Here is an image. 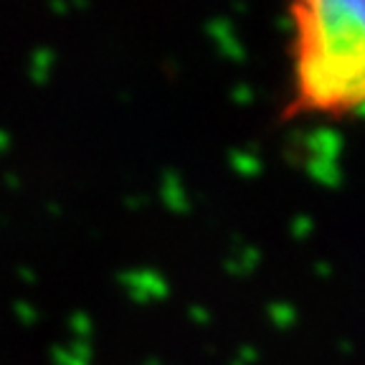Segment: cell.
<instances>
[{"instance_id":"obj_1","label":"cell","mask_w":365,"mask_h":365,"mask_svg":"<svg viewBox=\"0 0 365 365\" xmlns=\"http://www.w3.org/2000/svg\"><path fill=\"white\" fill-rule=\"evenodd\" d=\"M289 114L365 112V0H292Z\"/></svg>"}]
</instances>
